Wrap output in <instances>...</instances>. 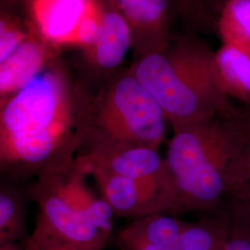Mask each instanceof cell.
Returning a JSON list of instances; mask_svg holds the SVG:
<instances>
[{"label": "cell", "instance_id": "cell-1", "mask_svg": "<svg viewBox=\"0 0 250 250\" xmlns=\"http://www.w3.org/2000/svg\"><path fill=\"white\" fill-rule=\"evenodd\" d=\"M85 102L60 68L39 73L1 100L0 163L16 174H39L74 159L83 141Z\"/></svg>", "mask_w": 250, "mask_h": 250}, {"label": "cell", "instance_id": "cell-2", "mask_svg": "<svg viewBox=\"0 0 250 250\" xmlns=\"http://www.w3.org/2000/svg\"><path fill=\"white\" fill-rule=\"evenodd\" d=\"M214 52L183 41L162 52L139 57L129 72L157 100L173 128L210 118L224 106L215 74Z\"/></svg>", "mask_w": 250, "mask_h": 250}, {"label": "cell", "instance_id": "cell-3", "mask_svg": "<svg viewBox=\"0 0 250 250\" xmlns=\"http://www.w3.org/2000/svg\"><path fill=\"white\" fill-rule=\"evenodd\" d=\"M88 170L79 158L38 174L34 198L39 215L34 232L80 250H102L112 231L113 212L86 184Z\"/></svg>", "mask_w": 250, "mask_h": 250}, {"label": "cell", "instance_id": "cell-4", "mask_svg": "<svg viewBox=\"0 0 250 250\" xmlns=\"http://www.w3.org/2000/svg\"><path fill=\"white\" fill-rule=\"evenodd\" d=\"M165 120L157 100L128 72L86 102L82 145L137 146L158 150L165 136Z\"/></svg>", "mask_w": 250, "mask_h": 250}, {"label": "cell", "instance_id": "cell-5", "mask_svg": "<svg viewBox=\"0 0 250 250\" xmlns=\"http://www.w3.org/2000/svg\"><path fill=\"white\" fill-rule=\"evenodd\" d=\"M208 120L175 128L169 143L165 162L180 205L210 203L224 190L218 167V131Z\"/></svg>", "mask_w": 250, "mask_h": 250}, {"label": "cell", "instance_id": "cell-6", "mask_svg": "<svg viewBox=\"0 0 250 250\" xmlns=\"http://www.w3.org/2000/svg\"><path fill=\"white\" fill-rule=\"evenodd\" d=\"M31 14L42 36L54 45H88L104 7L99 0H31Z\"/></svg>", "mask_w": 250, "mask_h": 250}, {"label": "cell", "instance_id": "cell-7", "mask_svg": "<svg viewBox=\"0 0 250 250\" xmlns=\"http://www.w3.org/2000/svg\"><path fill=\"white\" fill-rule=\"evenodd\" d=\"M77 157L95 179L101 197L118 217L134 220L180 206L171 188L158 183L117 175L91 166Z\"/></svg>", "mask_w": 250, "mask_h": 250}, {"label": "cell", "instance_id": "cell-8", "mask_svg": "<svg viewBox=\"0 0 250 250\" xmlns=\"http://www.w3.org/2000/svg\"><path fill=\"white\" fill-rule=\"evenodd\" d=\"M79 157L91 166L128 178L158 183L175 192L166 162L157 149L137 146L95 145L85 146Z\"/></svg>", "mask_w": 250, "mask_h": 250}, {"label": "cell", "instance_id": "cell-9", "mask_svg": "<svg viewBox=\"0 0 250 250\" xmlns=\"http://www.w3.org/2000/svg\"><path fill=\"white\" fill-rule=\"evenodd\" d=\"M107 6L125 19L133 46L142 57L169 47L170 0H107Z\"/></svg>", "mask_w": 250, "mask_h": 250}, {"label": "cell", "instance_id": "cell-10", "mask_svg": "<svg viewBox=\"0 0 250 250\" xmlns=\"http://www.w3.org/2000/svg\"><path fill=\"white\" fill-rule=\"evenodd\" d=\"M133 45L131 30L115 9L104 8L97 33L88 45L83 47L86 61L99 71L116 69Z\"/></svg>", "mask_w": 250, "mask_h": 250}, {"label": "cell", "instance_id": "cell-11", "mask_svg": "<svg viewBox=\"0 0 250 250\" xmlns=\"http://www.w3.org/2000/svg\"><path fill=\"white\" fill-rule=\"evenodd\" d=\"M48 44L42 36L30 35L6 60L0 62L1 100L18 92L45 70L53 58Z\"/></svg>", "mask_w": 250, "mask_h": 250}, {"label": "cell", "instance_id": "cell-12", "mask_svg": "<svg viewBox=\"0 0 250 250\" xmlns=\"http://www.w3.org/2000/svg\"><path fill=\"white\" fill-rule=\"evenodd\" d=\"M180 222L161 213L134 219L117 232L114 242L120 250H130L148 245H173L188 227Z\"/></svg>", "mask_w": 250, "mask_h": 250}, {"label": "cell", "instance_id": "cell-13", "mask_svg": "<svg viewBox=\"0 0 250 250\" xmlns=\"http://www.w3.org/2000/svg\"><path fill=\"white\" fill-rule=\"evenodd\" d=\"M214 70L224 94L250 97V52L237 45L224 43L214 52Z\"/></svg>", "mask_w": 250, "mask_h": 250}, {"label": "cell", "instance_id": "cell-14", "mask_svg": "<svg viewBox=\"0 0 250 250\" xmlns=\"http://www.w3.org/2000/svg\"><path fill=\"white\" fill-rule=\"evenodd\" d=\"M218 28L224 43L250 52V0H228L220 11Z\"/></svg>", "mask_w": 250, "mask_h": 250}, {"label": "cell", "instance_id": "cell-15", "mask_svg": "<svg viewBox=\"0 0 250 250\" xmlns=\"http://www.w3.org/2000/svg\"><path fill=\"white\" fill-rule=\"evenodd\" d=\"M24 208L18 194L10 188H1L0 193V245L25 243Z\"/></svg>", "mask_w": 250, "mask_h": 250}, {"label": "cell", "instance_id": "cell-16", "mask_svg": "<svg viewBox=\"0 0 250 250\" xmlns=\"http://www.w3.org/2000/svg\"><path fill=\"white\" fill-rule=\"evenodd\" d=\"M225 241L208 226L188 224L175 246L178 250H224Z\"/></svg>", "mask_w": 250, "mask_h": 250}, {"label": "cell", "instance_id": "cell-17", "mask_svg": "<svg viewBox=\"0 0 250 250\" xmlns=\"http://www.w3.org/2000/svg\"><path fill=\"white\" fill-rule=\"evenodd\" d=\"M29 36L30 34L20 26L17 21L7 15H2L0 21V62L6 60Z\"/></svg>", "mask_w": 250, "mask_h": 250}, {"label": "cell", "instance_id": "cell-18", "mask_svg": "<svg viewBox=\"0 0 250 250\" xmlns=\"http://www.w3.org/2000/svg\"><path fill=\"white\" fill-rule=\"evenodd\" d=\"M24 250H80L70 245L33 232L24 243Z\"/></svg>", "mask_w": 250, "mask_h": 250}, {"label": "cell", "instance_id": "cell-19", "mask_svg": "<svg viewBox=\"0 0 250 250\" xmlns=\"http://www.w3.org/2000/svg\"><path fill=\"white\" fill-rule=\"evenodd\" d=\"M178 4L180 9L185 11L188 16L193 18H204L207 15L204 11L202 0H174Z\"/></svg>", "mask_w": 250, "mask_h": 250}, {"label": "cell", "instance_id": "cell-20", "mask_svg": "<svg viewBox=\"0 0 250 250\" xmlns=\"http://www.w3.org/2000/svg\"><path fill=\"white\" fill-rule=\"evenodd\" d=\"M224 250H250V238L241 234L233 235L225 241Z\"/></svg>", "mask_w": 250, "mask_h": 250}, {"label": "cell", "instance_id": "cell-21", "mask_svg": "<svg viewBox=\"0 0 250 250\" xmlns=\"http://www.w3.org/2000/svg\"><path fill=\"white\" fill-rule=\"evenodd\" d=\"M130 250H178L175 243L173 245H148Z\"/></svg>", "mask_w": 250, "mask_h": 250}, {"label": "cell", "instance_id": "cell-22", "mask_svg": "<svg viewBox=\"0 0 250 250\" xmlns=\"http://www.w3.org/2000/svg\"><path fill=\"white\" fill-rule=\"evenodd\" d=\"M0 250H24V243H6L0 245Z\"/></svg>", "mask_w": 250, "mask_h": 250}, {"label": "cell", "instance_id": "cell-23", "mask_svg": "<svg viewBox=\"0 0 250 250\" xmlns=\"http://www.w3.org/2000/svg\"><path fill=\"white\" fill-rule=\"evenodd\" d=\"M227 1L228 0H208V2L213 6V9H216L219 13Z\"/></svg>", "mask_w": 250, "mask_h": 250}]
</instances>
